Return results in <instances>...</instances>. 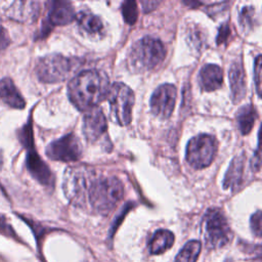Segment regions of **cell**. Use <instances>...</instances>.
<instances>
[{
  "mask_svg": "<svg viewBox=\"0 0 262 262\" xmlns=\"http://www.w3.org/2000/svg\"><path fill=\"white\" fill-rule=\"evenodd\" d=\"M108 89V78L103 72L86 70L70 81L68 95L79 111H89L96 107L107 96Z\"/></svg>",
  "mask_w": 262,
  "mask_h": 262,
  "instance_id": "1",
  "label": "cell"
},
{
  "mask_svg": "<svg viewBox=\"0 0 262 262\" xmlns=\"http://www.w3.org/2000/svg\"><path fill=\"white\" fill-rule=\"evenodd\" d=\"M123 184L111 176H95L88 192L87 203L100 214L110 213L123 198Z\"/></svg>",
  "mask_w": 262,
  "mask_h": 262,
  "instance_id": "2",
  "label": "cell"
},
{
  "mask_svg": "<svg viewBox=\"0 0 262 262\" xmlns=\"http://www.w3.org/2000/svg\"><path fill=\"white\" fill-rule=\"evenodd\" d=\"M165 54V47L159 39L144 37L131 47L128 63L135 72H146L159 66L164 60Z\"/></svg>",
  "mask_w": 262,
  "mask_h": 262,
  "instance_id": "3",
  "label": "cell"
},
{
  "mask_svg": "<svg viewBox=\"0 0 262 262\" xmlns=\"http://www.w3.org/2000/svg\"><path fill=\"white\" fill-rule=\"evenodd\" d=\"M96 176L95 171L85 166L69 167L63 174L62 188L68 200L75 206L87 204L90 185Z\"/></svg>",
  "mask_w": 262,
  "mask_h": 262,
  "instance_id": "4",
  "label": "cell"
},
{
  "mask_svg": "<svg viewBox=\"0 0 262 262\" xmlns=\"http://www.w3.org/2000/svg\"><path fill=\"white\" fill-rule=\"evenodd\" d=\"M202 231L206 245L211 249L222 248L232 238L229 223L222 210L218 208H211L205 213Z\"/></svg>",
  "mask_w": 262,
  "mask_h": 262,
  "instance_id": "5",
  "label": "cell"
},
{
  "mask_svg": "<svg viewBox=\"0 0 262 262\" xmlns=\"http://www.w3.org/2000/svg\"><path fill=\"white\" fill-rule=\"evenodd\" d=\"M80 66V60L53 53L41 57L36 66V73L44 83H57L66 80Z\"/></svg>",
  "mask_w": 262,
  "mask_h": 262,
  "instance_id": "6",
  "label": "cell"
},
{
  "mask_svg": "<svg viewBox=\"0 0 262 262\" xmlns=\"http://www.w3.org/2000/svg\"><path fill=\"white\" fill-rule=\"evenodd\" d=\"M113 119L120 125L126 126L131 122L132 107L134 104V93L124 83L113 84L107 92Z\"/></svg>",
  "mask_w": 262,
  "mask_h": 262,
  "instance_id": "7",
  "label": "cell"
},
{
  "mask_svg": "<svg viewBox=\"0 0 262 262\" xmlns=\"http://www.w3.org/2000/svg\"><path fill=\"white\" fill-rule=\"evenodd\" d=\"M216 151V139L209 134H200L188 141L186 160L194 169H203L213 162Z\"/></svg>",
  "mask_w": 262,
  "mask_h": 262,
  "instance_id": "8",
  "label": "cell"
},
{
  "mask_svg": "<svg viewBox=\"0 0 262 262\" xmlns=\"http://www.w3.org/2000/svg\"><path fill=\"white\" fill-rule=\"evenodd\" d=\"M21 142L26 145L27 152V168L32 176L37 179L40 183L46 186H52L53 184V175L47 165L42 161L39 155L34 149L33 136L31 124L26 125L21 130Z\"/></svg>",
  "mask_w": 262,
  "mask_h": 262,
  "instance_id": "9",
  "label": "cell"
},
{
  "mask_svg": "<svg viewBox=\"0 0 262 262\" xmlns=\"http://www.w3.org/2000/svg\"><path fill=\"white\" fill-rule=\"evenodd\" d=\"M46 155L53 161L76 162L81 158L82 145L78 137L70 133L49 143L46 147Z\"/></svg>",
  "mask_w": 262,
  "mask_h": 262,
  "instance_id": "10",
  "label": "cell"
},
{
  "mask_svg": "<svg viewBox=\"0 0 262 262\" xmlns=\"http://www.w3.org/2000/svg\"><path fill=\"white\" fill-rule=\"evenodd\" d=\"M177 91L172 84H163L159 86L150 97V108L155 116L160 119H168L174 110L176 103Z\"/></svg>",
  "mask_w": 262,
  "mask_h": 262,
  "instance_id": "11",
  "label": "cell"
},
{
  "mask_svg": "<svg viewBox=\"0 0 262 262\" xmlns=\"http://www.w3.org/2000/svg\"><path fill=\"white\" fill-rule=\"evenodd\" d=\"M106 129V120L100 108L94 107L84 116L83 133L88 141H96L105 133Z\"/></svg>",
  "mask_w": 262,
  "mask_h": 262,
  "instance_id": "12",
  "label": "cell"
},
{
  "mask_svg": "<svg viewBox=\"0 0 262 262\" xmlns=\"http://www.w3.org/2000/svg\"><path fill=\"white\" fill-rule=\"evenodd\" d=\"M75 18V12L72 4L68 1H52L48 12V20L54 26H63L70 24Z\"/></svg>",
  "mask_w": 262,
  "mask_h": 262,
  "instance_id": "13",
  "label": "cell"
},
{
  "mask_svg": "<svg viewBox=\"0 0 262 262\" xmlns=\"http://www.w3.org/2000/svg\"><path fill=\"white\" fill-rule=\"evenodd\" d=\"M200 86L205 91L217 90L223 82V73L219 66L208 63L202 68L199 76Z\"/></svg>",
  "mask_w": 262,
  "mask_h": 262,
  "instance_id": "14",
  "label": "cell"
},
{
  "mask_svg": "<svg viewBox=\"0 0 262 262\" xmlns=\"http://www.w3.org/2000/svg\"><path fill=\"white\" fill-rule=\"evenodd\" d=\"M229 81L232 99L234 102L241 101L246 94V77L242 62L234 61L229 70Z\"/></svg>",
  "mask_w": 262,
  "mask_h": 262,
  "instance_id": "15",
  "label": "cell"
},
{
  "mask_svg": "<svg viewBox=\"0 0 262 262\" xmlns=\"http://www.w3.org/2000/svg\"><path fill=\"white\" fill-rule=\"evenodd\" d=\"M245 167V155H238L231 161L223 180V187L225 189H236L243 181Z\"/></svg>",
  "mask_w": 262,
  "mask_h": 262,
  "instance_id": "16",
  "label": "cell"
},
{
  "mask_svg": "<svg viewBox=\"0 0 262 262\" xmlns=\"http://www.w3.org/2000/svg\"><path fill=\"white\" fill-rule=\"evenodd\" d=\"M0 98L13 108H24L26 105L25 99L9 78L0 80Z\"/></svg>",
  "mask_w": 262,
  "mask_h": 262,
  "instance_id": "17",
  "label": "cell"
},
{
  "mask_svg": "<svg viewBox=\"0 0 262 262\" xmlns=\"http://www.w3.org/2000/svg\"><path fill=\"white\" fill-rule=\"evenodd\" d=\"M174 243V234L167 229L157 230L148 243V251L150 254L159 255L172 247Z\"/></svg>",
  "mask_w": 262,
  "mask_h": 262,
  "instance_id": "18",
  "label": "cell"
},
{
  "mask_svg": "<svg viewBox=\"0 0 262 262\" xmlns=\"http://www.w3.org/2000/svg\"><path fill=\"white\" fill-rule=\"evenodd\" d=\"M75 17L83 32L90 35H100L103 32L102 21L97 15L89 11H80Z\"/></svg>",
  "mask_w": 262,
  "mask_h": 262,
  "instance_id": "19",
  "label": "cell"
},
{
  "mask_svg": "<svg viewBox=\"0 0 262 262\" xmlns=\"http://www.w3.org/2000/svg\"><path fill=\"white\" fill-rule=\"evenodd\" d=\"M39 12V3L34 1L28 2H14L10 8V17L28 20L37 17Z\"/></svg>",
  "mask_w": 262,
  "mask_h": 262,
  "instance_id": "20",
  "label": "cell"
},
{
  "mask_svg": "<svg viewBox=\"0 0 262 262\" xmlns=\"http://www.w3.org/2000/svg\"><path fill=\"white\" fill-rule=\"evenodd\" d=\"M258 117L257 110L252 104L245 105L241 107L236 113V121H237V127L242 134H248Z\"/></svg>",
  "mask_w": 262,
  "mask_h": 262,
  "instance_id": "21",
  "label": "cell"
},
{
  "mask_svg": "<svg viewBox=\"0 0 262 262\" xmlns=\"http://www.w3.org/2000/svg\"><path fill=\"white\" fill-rule=\"evenodd\" d=\"M201 249L202 245L199 241H189L177 254L174 262H196Z\"/></svg>",
  "mask_w": 262,
  "mask_h": 262,
  "instance_id": "22",
  "label": "cell"
},
{
  "mask_svg": "<svg viewBox=\"0 0 262 262\" xmlns=\"http://www.w3.org/2000/svg\"><path fill=\"white\" fill-rule=\"evenodd\" d=\"M122 13L123 16L125 18V20L130 24L133 25L138 16V9H137V5L136 2L134 1H126L122 4Z\"/></svg>",
  "mask_w": 262,
  "mask_h": 262,
  "instance_id": "23",
  "label": "cell"
},
{
  "mask_svg": "<svg viewBox=\"0 0 262 262\" xmlns=\"http://www.w3.org/2000/svg\"><path fill=\"white\" fill-rule=\"evenodd\" d=\"M255 10L253 7H243L241 14H239V21L243 26V28L246 30L247 28L251 27L255 21Z\"/></svg>",
  "mask_w": 262,
  "mask_h": 262,
  "instance_id": "24",
  "label": "cell"
},
{
  "mask_svg": "<svg viewBox=\"0 0 262 262\" xmlns=\"http://www.w3.org/2000/svg\"><path fill=\"white\" fill-rule=\"evenodd\" d=\"M250 225H251V229L254 235L260 237L261 236V211L258 210L256 213H254L251 217L250 220Z\"/></svg>",
  "mask_w": 262,
  "mask_h": 262,
  "instance_id": "25",
  "label": "cell"
},
{
  "mask_svg": "<svg viewBox=\"0 0 262 262\" xmlns=\"http://www.w3.org/2000/svg\"><path fill=\"white\" fill-rule=\"evenodd\" d=\"M254 78H255V84L258 96H261V55H258L255 59V66H254Z\"/></svg>",
  "mask_w": 262,
  "mask_h": 262,
  "instance_id": "26",
  "label": "cell"
},
{
  "mask_svg": "<svg viewBox=\"0 0 262 262\" xmlns=\"http://www.w3.org/2000/svg\"><path fill=\"white\" fill-rule=\"evenodd\" d=\"M229 33H230V28L227 24H224L223 26H221L219 29V34L217 36V43L220 44V43L226 41L227 37L229 36Z\"/></svg>",
  "mask_w": 262,
  "mask_h": 262,
  "instance_id": "27",
  "label": "cell"
},
{
  "mask_svg": "<svg viewBox=\"0 0 262 262\" xmlns=\"http://www.w3.org/2000/svg\"><path fill=\"white\" fill-rule=\"evenodd\" d=\"M251 167H252V169H254L255 171H258V170L260 169V147H259V143H258V147H257L256 154H255V156H254L253 159H252Z\"/></svg>",
  "mask_w": 262,
  "mask_h": 262,
  "instance_id": "28",
  "label": "cell"
},
{
  "mask_svg": "<svg viewBox=\"0 0 262 262\" xmlns=\"http://www.w3.org/2000/svg\"><path fill=\"white\" fill-rule=\"evenodd\" d=\"M9 44V38L4 29H0V50L7 47Z\"/></svg>",
  "mask_w": 262,
  "mask_h": 262,
  "instance_id": "29",
  "label": "cell"
},
{
  "mask_svg": "<svg viewBox=\"0 0 262 262\" xmlns=\"http://www.w3.org/2000/svg\"><path fill=\"white\" fill-rule=\"evenodd\" d=\"M159 4L160 2H157V1H142L144 12H149L150 10L155 9Z\"/></svg>",
  "mask_w": 262,
  "mask_h": 262,
  "instance_id": "30",
  "label": "cell"
},
{
  "mask_svg": "<svg viewBox=\"0 0 262 262\" xmlns=\"http://www.w3.org/2000/svg\"><path fill=\"white\" fill-rule=\"evenodd\" d=\"M0 228L5 229L6 228V223H5V219L3 218V216L0 215Z\"/></svg>",
  "mask_w": 262,
  "mask_h": 262,
  "instance_id": "31",
  "label": "cell"
},
{
  "mask_svg": "<svg viewBox=\"0 0 262 262\" xmlns=\"http://www.w3.org/2000/svg\"><path fill=\"white\" fill-rule=\"evenodd\" d=\"M2 164H3V160H2V156H1V154H0V170H1V168H2Z\"/></svg>",
  "mask_w": 262,
  "mask_h": 262,
  "instance_id": "32",
  "label": "cell"
}]
</instances>
